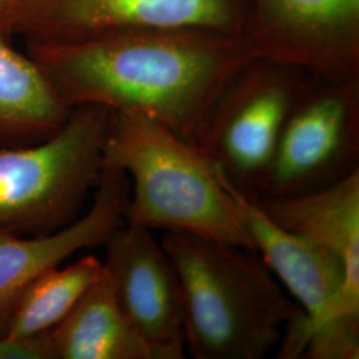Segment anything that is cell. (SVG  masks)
Wrapping results in <instances>:
<instances>
[{
    "instance_id": "obj_11",
    "label": "cell",
    "mask_w": 359,
    "mask_h": 359,
    "mask_svg": "<svg viewBox=\"0 0 359 359\" xmlns=\"http://www.w3.org/2000/svg\"><path fill=\"white\" fill-rule=\"evenodd\" d=\"M51 335L57 359H154L120 306L105 268Z\"/></svg>"
},
{
    "instance_id": "obj_14",
    "label": "cell",
    "mask_w": 359,
    "mask_h": 359,
    "mask_svg": "<svg viewBox=\"0 0 359 359\" xmlns=\"http://www.w3.org/2000/svg\"><path fill=\"white\" fill-rule=\"evenodd\" d=\"M104 270L103 261L93 255L74 264L44 270L20 295L0 335H29L53 330L75 308Z\"/></svg>"
},
{
    "instance_id": "obj_2",
    "label": "cell",
    "mask_w": 359,
    "mask_h": 359,
    "mask_svg": "<svg viewBox=\"0 0 359 359\" xmlns=\"http://www.w3.org/2000/svg\"><path fill=\"white\" fill-rule=\"evenodd\" d=\"M179 274L185 348L194 359H262L299 308L256 252L165 231Z\"/></svg>"
},
{
    "instance_id": "obj_4",
    "label": "cell",
    "mask_w": 359,
    "mask_h": 359,
    "mask_svg": "<svg viewBox=\"0 0 359 359\" xmlns=\"http://www.w3.org/2000/svg\"><path fill=\"white\" fill-rule=\"evenodd\" d=\"M112 114L79 105L51 137L0 148V231L44 236L80 217L102 177Z\"/></svg>"
},
{
    "instance_id": "obj_5",
    "label": "cell",
    "mask_w": 359,
    "mask_h": 359,
    "mask_svg": "<svg viewBox=\"0 0 359 359\" xmlns=\"http://www.w3.org/2000/svg\"><path fill=\"white\" fill-rule=\"evenodd\" d=\"M310 74L255 57L231 77L192 142L237 192L257 200L269 180L285 120Z\"/></svg>"
},
{
    "instance_id": "obj_16",
    "label": "cell",
    "mask_w": 359,
    "mask_h": 359,
    "mask_svg": "<svg viewBox=\"0 0 359 359\" xmlns=\"http://www.w3.org/2000/svg\"><path fill=\"white\" fill-rule=\"evenodd\" d=\"M18 0H0V35L11 39V23Z\"/></svg>"
},
{
    "instance_id": "obj_15",
    "label": "cell",
    "mask_w": 359,
    "mask_h": 359,
    "mask_svg": "<svg viewBox=\"0 0 359 359\" xmlns=\"http://www.w3.org/2000/svg\"><path fill=\"white\" fill-rule=\"evenodd\" d=\"M0 359H57L51 332L0 335Z\"/></svg>"
},
{
    "instance_id": "obj_3",
    "label": "cell",
    "mask_w": 359,
    "mask_h": 359,
    "mask_svg": "<svg viewBox=\"0 0 359 359\" xmlns=\"http://www.w3.org/2000/svg\"><path fill=\"white\" fill-rule=\"evenodd\" d=\"M103 165L128 176L129 224L196 234L255 252L221 172L193 142L157 120L137 112H114Z\"/></svg>"
},
{
    "instance_id": "obj_12",
    "label": "cell",
    "mask_w": 359,
    "mask_h": 359,
    "mask_svg": "<svg viewBox=\"0 0 359 359\" xmlns=\"http://www.w3.org/2000/svg\"><path fill=\"white\" fill-rule=\"evenodd\" d=\"M255 201L276 224L325 246L359 277V170L320 191Z\"/></svg>"
},
{
    "instance_id": "obj_6",
    "label": "cell",
    "mask_w": 359,
    "mask_h": 359,
    "mask_svg": "<svg viewBox=\"0 0 359 359\" xmlns=\"http://www.w3.org/2000/svg\"><path fill=\"white\" fill-rule=\"evenodd\" d=\"M358 170L359 77L310 75L285 120L259 198L320 191Z\"/></svg>"
},
{
    "instance_id": "obj_1",
    "label": "cell",
    "mask_w": 359,
    "mask_h": 359,
    "mask_svg": "<svg viewBox=\"0 0 359 359\" xmlns=\"http://www.w3.org/2000/svg\"><path fill=\"white\" fill-rule=\"evenodd\" d=\"M25 41L27 55L69 108L137 112L191 142L231 77L256 57L243 35L205 28Z\"/></svg>"
},
{
    "instance_id": "obj_10",
    "label": "cell",
    "mask_w": 359,
    "mask_h": 359,
    "mask_svg": "<svg viewBox=\"0 0 359 359\" xmlns=\"http://www.w3.org/2000/svg\"><path fill=\"white\" fill-rule=\"evenodd\" d=\"M130 184L117 168L103 165L86 215L44 236H18L0 231V334L20 295L40 273L60 265L77 252L103 246L126 222Z\"/></svg>"
},
{
    "instance_id": "obj_7",
    "label": "cell",
    "mask_w": 359,
    "mask_h": 359,
    "mask_svg": "<svg viewBox=\"0 0 359 359\" xmlns=\"http://www.w3.org/2000/svg\"><path fill=\"white\" fill-rule=\"evenodd\" d=\"M256 57L326 79L359 77V0H248Z\"/></svg>"
},
{
    "instance_id": "obj_8",
    "label": "cell",
    "mask_w": 359,
    "mask_h": 359,
    "mask_svg": "<svg viewBox=\"0 0 359 359\" xmlns=\"http://www.w3.org/2000/svg\"><path fill=\"white\" fill-rule=\"evenodd\" d=\"M248 0H18L11 35L67 40L147 28H205L244 36Z\"/></svg>"
},
{
    "instance_id": "obj_9",
    "label": "cell",
    "mask_w": 359,
    "mask_h": 359,
    "mask_svg": "<svg viewBox=\"0 0 359 359\" xmlns=\"http://www.w3.org/2000/svg\"><path fill=\"white\" fill-rule=\"evenodd\" d=\"M103 246L104 268L115 283L118 304L154 359L184 358L181 285L161 241L151 229L126 221Z\"/></svg>"
},
{
    "instance_id": "obj_13",
    "label": "cell",
    "mask_w": 359,
    "mask_h": 359,
    "mask_svg": "<svg viewBox=\"0 0 359 359\" xmlns=\"http://www.w3.org/2000/svg\"><path fill=\"white\" fill-rule=\"evenodd\" d=\"M71 111L38 65L0 35V148L51 137Z\"/></svg>"
}]
</instances>
